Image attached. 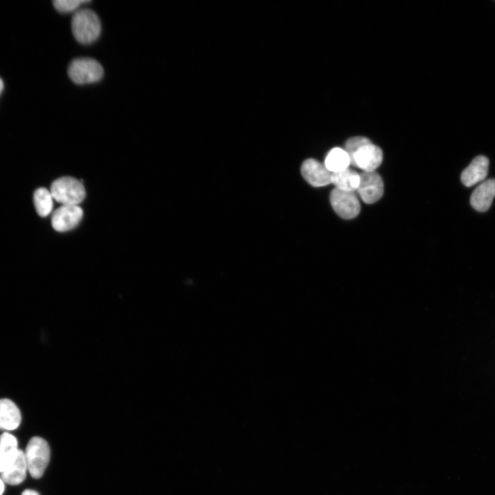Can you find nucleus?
Here are the masks:
<instances>
[{
  "mask_svg": "<svg viewBox=\"0 0 495 495\" xmlns=\"http://www.w3.org/2000/svg\"><path fill=\"white\" fill-rule=\"evenodd\" d=\"M71 27L76 40L82 44H90L99 37L101 23L97 14L89 8H82L75 12Z\"/></svg>",
  "mask_w": 495,
  "mask_h": 495,
  "instance_id": "obj_1",
  "label": "nucleus"
},
{
  "mask_svg": "<svg viewBox=\"0 0 495 495\" xmlns=\"http://www.w3.org/2000/svg\"><path fill=\"white\" fill-rule=\"evenodd\" d=\"M28 470L32 477L41 478L50 458V450L47 442L39 437H34L29 441L24 452Z\"/></svg>",
  "mask_w": 495,
  "mask_h": 495,
  "instance_id": "obj_2",
  "label": "nucleus"
},
{
  "mask_svg": "<svg viewBox=\"0 0 495 495\" xmlns=\"http://www.w3.org/2000/svg\"><path fill=\"white\" fill-rule=\"evenodd\" d=\"M50 192L62 205H78L85 197V189L81 182L71 177H63L54 181Z\"/></svg>",
  "mask_w": 495,
  "mask_h": 495,
  "instance_id": "obj_3",
  "label": "nucleus"
},
{
  "mask_svg": "<svg viewBox=\"0 0 495 495\" xmlns=\"http://www.w3.org/2000/svg\"><path fill=\"white\" fill-rule=\"evenodd\" d=\"M67 74L74 83L83 85L100 80L103 76L104 70L96 60L81 57L71 61L68 66Z\"/></svg>",
  "mask_w": 495,
  "mask_h": 495,
  "instance_id": "obj_4",
  "label": "nucleus"
},
{
  "mask_svg": "<svg viewBox=\"0 0 495 495\" xmlns=\"http://www.w3.org/2000/svg\"><path fill=\"white\" fill-rule=\"evenodd\" d=\"M330 202L337 214L344 219L355 218L360 211L359 200L353 192L335 188L331 192Z\"/></svg>",
  "mask_w": 495,
  "mask_h": 495,
  "instance_id": "obj_5",
  "label": "nucleus"
},
{
  "mask_svg": "<svg viewBox=\"0 0 495 495\" xmlns=\"http://www.w3.org/2000/svg\"><path fill=\"white\" fill-rule=\"evenodd\" d=\"M351 164L364 171H375L383 160L382 149L371 142L358 148L349 156Z\"/></svg>",
  "mask_w": 495,
  "mask_h": 495,
  "instance_id": "obj_6",
  "label": "nucleus"
},
{
  "mask_svg": "<svg viewBox=\"0 0 495 495\" xmlns=\"http://www.w3.org/2000/svg\"><path fill=\"white\" fill-rule=\"evenodd\" d=\"M358 192L366 204L378 201L384 193V183L381 176L375 171H364L360 174Z\"/></svg>",
  "mask_w": 495,
  "mask_h": 495,
  "instance_id": "obj_7",
  "label": "nucleus"
},
{
  "mask_svg": "<svg viewBox=\"0 0 495 495\" xmlns=\"http://www.w3.org/2000/svg\"><path fill=\"white\" fill-rule=\"evenodd\" d=\"M83 211L78 205H61L52 216V226L58 232L74 228L81 221Z\"/></svg>",
  "mask_w": 495,
  "mask_h": 495,
  "instance_id": "obj_8",
  "label": "nucleus"
},
{
  "mask_svg": "<svg viewBox=\"0 0 495 495\" xmlns=\"http://www.w3.org/2000/svg\"><path fill=\"white\" fill-rule=\"evenodd\" d=\"M300 172L304 179L313 186L321 187L331 183V173L324 164L315 159L305 160Z\"/></svg>",
  "mask_w": 495,
  "mask_h": 495,
  "instance_id": "obj_9",
  "label": "nucleus"
},
{
  "mask_svg": "<svg viewBox=\"0 0 495 495\" xmlns=\"http://www.w3.org/2000/svg\"><path fill=\"white\" fill-rule=\"evenodd\" d=\"M489 160L484 155L474 157L461 175L463 184L470 187L485 179L488 173Z\"/></svg>",
  "mask_w": 495,
  "mask_h": 495,
  "instance_id": "obj_10",
  "label": "nucleus"
},
{
  "mask_svg": "<svg viewBox=\"0 0 495 495\" xmlns=\"http://www.w3.org/2000/svg\"><path fill=\"white\" fill-rule=\"evenodd\" d=\"M495 197V179H489L478 185L470 197V204L478 212L487 211Z\"/></svg>",
  "mask_w": 495,
  "mask_h": 495,
  "instance_id": "obj_11",
  "label": "nucleus"
},
{
  "mask_svg": "<svg viewBox=\"0 0 495 495\" xmlns=\"http://www.w3.org/2000/svg\"><path fill=\"white\" fill-rule=\"evenodd\" d=\"M27 470L24 452L19 450L13 463L1 473V479L11 485H19L25 480Z\"/></svg>",
  "mask_w": 495,
  "mask_h": 495,
  "instance_id": "obj_12",
  "label": "nucleus"
},
{
  "mask_svg": "<svg viewBox=\"0 0 495 495\" xmlns=\"http://www.w3.org/2000/svg\"><path fill=\"white\" fill-rule=\"evenodd\" d=\"M21 415L16 404L9 399H0V429L12 430L20 424Z\"/></svg>",
  "mask_w": 495,
  "mask_h": 495,
  "instance_id": "obj_13",
  "label": "nucleus"
},
{
  "mask_svg": "<svg viewBox=\"0 0 495 495\" xmlns=\"http://www.w3.org/2000/svg\"><path fill=\"white\" fill-rule=\"evenodd\" d=\"M19 450L15 437L8 432L0 436V473L13 463Z\"/></svg>",
  "mask_w": 495,
  "mask_h": 495,
  "instance_id": "obj_14",
  "label": "nucleus"
},
{
  "mask_svg": "<svg viewBox=\"0 0 495 495\" xmlns=\"http://www.w3.org/2000/svg\"><path fill=\"white\" fill-rule=\"evenodd\" d=\"M331 183L336 188L353 192L359 186L360 174L349 168L340 172L332 173Z\"/></svg>",
  "mask_w": 495,
  "mask_h": 495,
  "instance_id": "obj_15",
  "label": "nucleus"
},
{
  "mask_svg": "<svg viewBox=\"0 0 495 495\" xmlns=\"http://www.w3.org/2000/svg\"><path fill=\"white\" fill-rule=\"evenodd\" d=\"M351 164L349 155L344 149L333 148L327 155L324 165L329 171L337 173L349 168Z\"/></svg>",
  "mask_w": 495,
  "mask_h": 495,
  "instance_id": "obj_16",
  "label": "nucleus"
},
{
  "mask_svg": "<svg viewBox=\"0 0 495 495\" xmlns=\"http://www.w3.org/2000/svg\"><path fill=\"white\" fill-rule=\"evenodd\" d=\"M34 204L36 210L41 217H47L53 209V197L45 188H39L34 191Z\"/></svg>",
  "mask_w": 495,
  "mask_h": 495,
  "instance_id": "obj_17",
  "label": "nucleus"
},
{
  "mask_svg": "<svg viewBox=\"0 0 495 495\" xmlns=\"http://www.w3.org/2000/svg\"><path fill=\"white\" fill-rule=\"evenodd\" d=\"M90 2L89 0H54V7L60 12H69L76 10L81 4Z\"/></svg>",
  "mask_w": 495,
  "mask_h": 495,
  "instance_id": "obj_18",
  "label": "nucleus"
},
{
  "mask_svg": "<svg viewBox=\"0 0 495 495\" xmlns=\"http://www.w3.org/2000/svg\"><path fill=\"white\" fill-rule=\"evenodd\" d=\"M371 142V140L365 137L356 136L347 140L345 143L344 150L349 155H351L358 148L364 144Z\"/></svg>",
  "mask_w": 495,
  "mask_h": 495,
  "instance_id": "obj_19",
  "label": "nucleus"
},
{
  "mask_svg": "<svg viewBox=\"0 0 495 495\" xmlns=\"http://www.w3.org/2000/svg\"><path fill=\"white\" fill-rule=\"evenodd\" d=\"M21 495H40L36 491L33 490L27 489L25 490Z\"/></svg>",
  "mask_w": 495,
  "mask_h": 495,
  "instance_id": "obj_20",
  "label": "nucleus"
},
{
  "mask_svg": "<svg viewBox=\"0 0 495 495\" xmlns=\"http://www.w3.org/2000/svg\"><path fill=\"white\" fill-rule=\"evenodd\" d=\"M4 489H5V487H4L3 481L1 478H0V495H2V494L3 493Z\"/></svg>",
  "mask_w": 495,
  "mask_h": 495,
  "instance_id": "obj_21",
  "label": "nucleus"
},
{
  "mask_svg": "<svg viewBox=\"0 0 495 495\" xmlns=\"http://www.w3.org/2000/svg\"><path fill=\"white\" fill-rule=\"evenodd\" d=\"M3 81L1 79V78L0 77V95L3 91Z\"/></svg>",
  "mask_w": 495,
  "mask_h": 495,
  "instance_id": "obj_22",
  "label": "nucleus"
}]
</instances>
